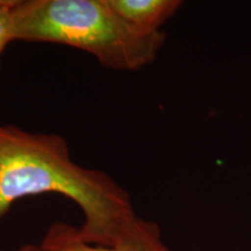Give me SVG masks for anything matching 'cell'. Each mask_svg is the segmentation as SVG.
<instances>
[{
    "instance_id": "obj_1",
    "label": "cell",
    "mask_w": 251,
    "mask_h": 251,
    "mask_svg": "<svg viewBox=\"0 0 251 251\" xmlns=\"http://www.w3.org/2000/svg\"><path fill=\"white\" fill-rule=\"evenodd\" d=\"M46 193L79 207L84 222L75 231L94 246H109L136 216L128 191L107 172L75 162L62 135L0 124V220L23 198Z\"/></svg>"
},
{
    "instance_id": "obj_2",
    "label": "cell",
    "mask_w": 251,
    "mask_h": 251,
    "mask_svg": "<svg viewBox=\"0 0 251 251\" xmlns=\"http://www.w3.org/2000/svg\"><path fill=\"white\" fill-rule=\"evenodd\" d=\"M165 34L135 29L107 0H17L12 40L55 43L92 55L103 68L139 71L156 61Z\"/></svg>"
},
{
    "instance_id": "obj_3",
    "label": "cell",
    "mask_w": 251,
    "mask_h": 251,
    "mask_svg": "<svg viewBox=\"0 0 251 251\" xmlns=\"http://www.w3.org/2000/svg\"><path fill=\"white\" fill-rule=\"evenodd\" d=\"M43 246L56 251H174L163 242L156 222L135 216L122 228L109 246H94L77 237L75 227L56 222L50 226Z\"/></svg>"
},
{
    "instance_id": "obj_4",
    "label": "cell",
    "mask_w": 251,
    "mask_h": 251,
    "mask_svg": "<svg viewBox=\"0 0 251 251\" xmlns=\"http://www.w3.org/2000/svg\"><path fill=\"white\" fill-rule=\"evenodd\" d=\"M113 11L135 29L158 33L181 7L179 0H107Z\"/></svg>"
},
{
    "instance_id": "obj_5",
    "label": "cell",
    "mask_w": 251,
    "mask_h": 251,
    "mask_svg": "<svg viewBox=\"0 0 251 251\" xmlns=\"http://www.w3.org/2000/svg\"><path fill=\"white\" fill-rule=\"evenodd\" d=\"M17 0H0V67L1 56L12 40V15Z\"/></svg>"
},
{
    "instance_id": "obj_6",
    "label": "cell",
    "mask_w": 251,
    "mask_h": 251,
    "mask_svg": "<svg viewBox=\"0 0 251 251\" xmlns=\"http://www.w3.org/2000/svg\"><path fill=\"white\" fill-rule=\"evenodd\" d=\"M15 251H56V250L49 249V248L43 246L42 243H40V244H25V246L20 247Z\"/></svg>"
}]
</instances>
